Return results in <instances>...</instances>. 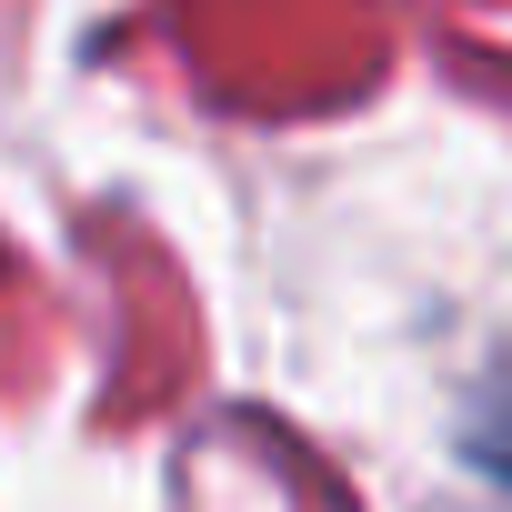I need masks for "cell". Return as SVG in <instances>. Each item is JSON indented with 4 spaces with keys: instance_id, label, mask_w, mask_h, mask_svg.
Instances as JSON below:
<instances>
[{
    "instance_id": "cell-1",
    "label": "cell",
    "mask_w": 512,
    "mask_h": 512,
    "mask_svg": "<svg viewBox=\"0 0 512 512\" xmlns=\"http://www.w3.org/2000/svg\"><path fill=\"white\" fill-rule=\"evenodd\" d=\"M472 452L512 482V342H502V362H492V382H482V402H472Z\"/></svg>"
}]
</instances>
